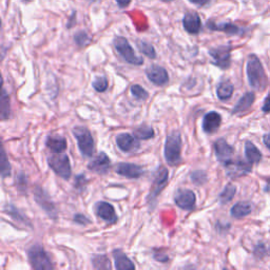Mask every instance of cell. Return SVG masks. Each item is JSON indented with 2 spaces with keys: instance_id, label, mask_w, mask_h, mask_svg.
<instances>
[{
  "instance_id": "obj_35",
  "label": "cell",
  "mask_w": 270,
  "mask_h": 270,
  "mask_svg": "<svg viewBox=\"0 0 270 270\" xmlns=\"http://www.w3.org/2000/svg\"><path fill=\"white\" fill-rule=\"evenodd\" d=\"M131 93L134 97L138 100H146L148 98V96H149L147 90L139 85H133L131 87Z\"/></svg>"
},
{
  "instance_id": "obj_47",
  "label": "cell",
  "mask_w": 270,
  "mask_h": 270,
  "mask_svg": "<svg viewBox=\"0 0 270 270\" xmlns=\"http://www.w3.org/2000/svg\"><path fill=\"white\" fill-rule=\"evenodd\" d=\"M269 250H270V249H269Z\"/></svg>"
},
{
  "instance_id": "obj_20",
  "label": "cell",
  "mask_w": 270,
  "mask_h": 270,
  "mask_svg": "<svg viewBox=\"0 0 270 270\" xmlns=\"http://www.w3.org/2000/svg\"><path fill=\"white\" fill-rule=\"evenodd\" d=\"M46 146L54 153H61L67 149V140L59 135H51L46 140Z\"/></svg>"
},
{
  "instance_id": "obj_33",
  "label": "cell",
  "mask_w": 270,
  "mask_h": 270,
  "mask_svg": "<svg viewBox=\"0 0 270 270\" xmlns=\"http://www.w3.org/2000/svg\"><path fill=\"white\" fill-rule=\"evenodd\" d=\"M138 49L141 53H144L147 57H149L151 59H154L156 57V52L155 49L152 46V44L148 43L146 41H138L137 43Z\"/></svg>"
},
{
  "instance_id": "obj_39",
  "label": "cell",
  "mask_w": 270,
  "mask_h": 270,
  "mask_svg": "<svg viewBox=\"0 0 270 270\" xmlns=\"http://www.w3.org/2000/svg\"><path fill=\"white\" fill-rule=\"evenodd\" d=\"M74 222L77 223V224H79V225H82V226H86V225L91 223V221H90L89 218L83 214H75L74 215Z\"/></svg>"
},
{
  "instance_id": "obj_5",
  "label": "cell",
  "mask_w": 270,
  "mask_h": 270,
  "mask_svg": "<svg viewBox=\"0 0 270 270\" xmlns=\"http://www.w3.org/2000/svg\"><path fill=\"white\" fill-rule=\"evenodd\" d=\"M48 165L57 175L63 179H69L72 174L69 156L65 153H56L48 158Z\"/></svg>"
},
{
  "instance_id": "obj_40",
  "label": "cell",
  "mask_w": 270,
  "mask_h": 270,
  "mask_svg": "<svg viewBox=\"0 0 270 270\" xmlns=\"http://www.w3.org/2000/svg\"><path fill=\"white\" fill-rule=\"evenodd\" d=\"M154 259H155L156 261L158 262H162V263H167L169 261V256L167 255L166 253H160V252H157V253H154Z\"/></svg>"
},
{
  "instance_id": "obj_3",
  "label": "cell",
  "mask_w": 270,
  "mask_h": 270,
  "mask_svg": "<svg viewBox=\"0 0 270 270\" xmlns=\"http://www.w3.org/2000/svg\"><path fill=\"white\" fill-rule=\"evenodd\" d=\"M73 134L78 144V148L81 154L85 157H91L94 154V139L91 132L86 127H75L73 129Z\"/></svg>"
},
{
  "instance_id": "obj_1",
  "label": "cell",
  "mask_w": 270,
  "mask_h": 270,
  "mask_svg": "<svg viewBox=\"0 0 270 270\" xmlns=\"http://www.w3.org/2000/svg\"><path fill=\"white\" fill-rule=\"evenodd\" d=\"M248 81L254 90H264L267 83L266 74L260 59L255 55H250L247 60Z\"/></svg>"
},
{
  "instance_id": "obj_43",
  "label": "cell",
  "mask_w": 270,
  "mask_h": 270,
  "mask_svg": "<svg viewBox=\"0 0 270 270\" xmlns=\"http://www.w3.org/2000/svg\"><path fill=\"white\" fill-rule=\"evenodd\" d=\"M188 1L194 3L196 5H200V6H203L205 4H207L210 0H188Z\"/></svg>"
},
{
  "instance_id": "obj_28",
  "label": "cell",
  "mask_w": 270,
  "mask_h": 270,
  "mask_svg": "<svg viewBox=\"0 0 270 270\" xmlns=\"http://www.w3.org/2000/svg\"><path fill=\"white\" fill-rule=\"evenodd\" d=\"M133 135L138 140H147L154 137V129L150 126L143 125L134 130Z\"/></svg>"
},
{
  "instance_id": "obj_11",
  "label": "cell",
  "mask_w": 270,
  "mask_h": 270,
  "mask_svg": "<svg viewBox=\"0 0 270 270\" xmlns=\"http://www.w3.org/2000/svg\"><path fill=\"white\" fill-rule=\"evenodd\" d=\"M250 164L251 163H246L242 159H231L229 163L225 165V167H226L227 175L232 178H236L248 174V173L251 172V165Z\"/></svg>"
},
{
  "instance_id": "obj_13",
  "label": "cell",
  "mask_w": 270,
  "mask_h": 270,
  "mask_svg": "<svg viewBox=\"0 0 270 270\" xmlns=\"http://www.w3.org/2000/svg\"><path fill=\"white\" fill-rule=\"evenodd\" d=\"M214 151L216 158L223 165H226L232 159L233 148L231 147L224 138L217 139L214 143Z\"/></svg>"
},
{
  "instance_id": "obj_29",
  "label": "cell",
  "mask_w": 270,
  "mask_h": 270,
  "mask_svg": "<svg viewBox=\"0 0 270 270\" xmlns=\"http://www.w3.org/2000/svg\"><path fill=\"white\" fill-rule=\"evenodd\" d=\"M4 210H5V213H8L12 218H14L15 221H18L19 223H22L24 225H31L30 222L28 221V218L13 205H6Z\"/></svg>"
},
{
  "instance_id": "obj_16",
  "label": "cell",
  "mask_w": 270,
  "mask_h": 270,
  "mask_svg": "<svg viewBox=\"0 0 270 270\" xmlns=\"http://www.w3.org/2000/svg\"><path fill=\"white\" fill-rule=\"evenodd\" d=\"M116 145L118 149L124 152L136 151L139 148L138 139L132 134L120 133L116 137Z\"/></svg>"
},
{
  "instance_id": "obj_34",
  "label": "cell",
  "mask_w": 270,
  "mask_h": 270,
  "mask_svg": "<svg viewBox=\"0 0 270 270\" xmlns=\"http://www.w3.org/2000/svg\"><path fill=\"white\" fill-rule=\"evenodd\" d=\"M190 177H191L192 183H194L197 186H203L208 179L207 173L203 170H196L194 172H192Z\"/></svg>"
},
{
  "instance_id": "obj_26",
  "label": "cell",
  "mask_w": 270,
  "mask_h": 270,
  "mask_svg": "<svg viewBox=\"0 0 270 270\" xmlns=\"http://www.w3.org/2000/svg\"><path fill=\"white\" fill-rule=\"evenodd\" d=\"M251 212V206L247 202H240L231 208V215L235 218H242Z\"/></svg>"
},
{
  "instance_id": "obj_25",
  "label": "cell",
  "mask_w": 270,
  "mask_h": 270,
  "mask_svg": "<svg viewBox=\"0 0 270 270\" xmlns=\"http://www.w3.org/2000/svg\"><path fill=\"white\" fill-rule=\"evenodd\" d=\"M0 116L2 120L8 119L11 116L10 96L4 88L2 89L1 98H0Z\"/></svg>"
},
{
  "instance_id": "obj_32",
  "label": "cell",
  "mask_w": 270,
  "mask_h": 270,
  "mask_svg": "<svg viewBox=\"0 0 270 270\" xmlns=\"http://www.w3.org/2000/svg\"><path fill=\"white\" fill-rule=\"evenodd\" d=\"M92 263L96 269H111V263L106 255H95Z\"/></svg>"
},
{
  "instance_id": "obj_27",
  "label": "cell",
  "mask_w": 270,
  "mask_h": 270,
  "mask_svg": "<svg viewBox=\"0 0 270 270\" xmlns=\"http://www.w3.org/2000/svg\"><path fill=\"white\" fill-rule=\"evenodd\" d=\"M245 154H246L247 160L251 164L259 163L262 158L261 152L259 151L258 148L251 143V141H247L245 144Z\"/></svg>"
},
{
  "instance_id": "obj_45",
  "label": "cell",
  "mask_w": 270,
  "mask_h": 270,
  "mask_svg": "<svg viewBox=\"0 0 270 270\" xmlns=\"http://www.w3.org/2000/svg\"><path fill=\"white\" fill-rule=\"evenodd\" d=\"M88 1H90V2H95V1H97V0H88Z\"/></svg>"
},
{
  "instance_id": "obj_18",
  "label": "cell",
  "mask_w": 270,
  "mask_h": 270,
  "mask_svg": "<svg viewBox=\"0 0 270 270\" xmlns=\"http://www.w3.org/2000/svg\"><path fill=\"white\" fill-rule=\"evenodd\" d=\"M183 27L189 34H198L202 29V21L197 13L191 12L183 18Z\"/></svg>"
},
{
  "instance_id": "obj_31",
  "label": "cell",
  "mask_w": 270,
  "mask_h": 270,
  "mask_svg": "<svg viewBox=\"0 0 270 270\" xmlns=\"http://www.w3.org/2000/svg\"><path fill=\"white\" fill-rule=\"evenodd\" d=\"M0 169H1V176L3 178L11 175V165L3 148L1 150V156H0Z\"/></svg>"
},
{
  "instance_id": "obj_19",
  "label": "cell",
  "mask_w": 270,
  "mask_h": 270,
  "mask_svg": "<svg viewBox=\"0 0 270 270\" xmlns=\"http://www.w3.org/2000/svg\"><path fill=\"white\" fill-rule=\"evenodd\" d=\"M222 124V116L215 111H211L204 116L203 130L207 134L214 133L217 131Z\"/></svg>"
},
{
  "instance_id": "obj_6",
  "label": "cell",
  "mask_w": 270,
  "mask_h": 270,
  "mask_svg": "<svg viewBox=\"0 0 270 270\" xmlns=\"http://www.w3.org/2000/svg\"><path fill=\"white\" fill-rule=\"evenodd\" d=\"M29 261L31 266L36 270H43V269H53L52 262H51L48 253L46 252L41 246L34 245L32 246L28 252Z\"/></svg>"
},
{
  "instance_id": "obj_9",
  "label": "cell",
  "mask_w": 270,
  "mask_h": 270,
  "mask_svg": "<svg viewBox=\"0 0 270 270\" xmlns=\"http://www.w3.org/2000/svg\"><path fill=\"white\" fill-rule=\"evenodd\" d=\"M34 198L37 202V204L40 206V207L46 211V213L50 216L56 220L57 218V209L55 207V205L53 204L52 200H51L50 196L46 193L42 188L37 187L34 189Z\"/></svg>"
},
{
  "instance_id": "obj_12",
  "label": "cell",
  "mask_w": 270,
  "mask_h": 270,
  "mask_svg": "<svg viewBox=\"0 0 270 270\" xmlns=\"http://www.w3.org/2000/svg\"><path fill=\"white\" fill-rule=\"evenodd\" d=\"M146 75L148 79L156 86H165L169 81V75L167 70L157 65L148 67L146 70Z\"/></svg>"
},
{
  "instance_id": "obj_7",
  "label": "cell",
  "mask_w": 270,
  "mask_h": 270,
  "mask_svg": "<svg viewBox=\"0 0 270 270\" xmlns=\"http://www.w3.org/2000/svg\"><path fill=\"white\" fill-rule=\"evenodd\" d=\"M168 178H169L168 169L165 168V167H159L157 171L155 172V174H154L152 187L150 190L149 196H148V202L150 204L155 202L156 197L160 194V192L164 190L167 183H168Z\"/></svg>"
},
{
  "instance_id": "obj_41",
  "label": "cell",
  "mask_w": 270,
  "mask_h": 270,
  "mask_svg": "<svg viewBox=\"0 0 270 270\" xmlns=\"http://www.w3.org/2000/svg\"><path fill=\"white\" fill-rule=\"evenodd\" d=\"M262 110H263V112H265V113L270 112V93L268 94V96L265 98L264 105H263V107H262Z\"/></svg>"
},
{
  "instance_id": "obj_21",
  "label": "cell",
  "mask_w": 270,
  "mask_h": 270,
  "mask_svg": "<svg viewBox=\"0 0 270 270\" xmlns=\"http://www.w3.org/2000/svg\"><path fill=\"white\" fill-rule=\"evenodd\" d=\"M113 258L115 267L119 270H128V269H135V265L128 256L121 251V250H114Z\"/></svg>"
},
{
  "instance_id": "obj_22",
  "label": "cell",
  "mask_w": 270,
  "mask_h": 270,
  "mask_svg": "<svg viewBox=\"0 0 270 270\" xmlns=\"http://www.w3.org/2000/svg\"><path fill=\"white\" fill-rule=\"evenodd\" d=\"M207 27L212 30V31H221L225 32L226 34L229 35H236L239 34L241 30L239 27H236L233 23H229V22H224V23H215L213 21L209 20L207 22Z\"/></svg>"
},
{
  "instance_id": "obj_46",
  "label": "cell",
  "mask_w": 270,
  "mask_h": 270,
  "mask_svg": "<svg viewBox=\"0 0 270 270\" xmlns=\"http://www.w3.org/2000/svg\"><path fill=\"white\" fill-rule=\"evenodd\" d=\"M162 1H166V2H168V1H172V0H162Z\"/></svg>"
},
{
  "instance_id": "obj_14",
  "label": "cell",
  "mask_w": 270,
  "mask_h": 270,
  "mask_svg": "<svg viewBox=\"0 0 270 270\" xmlns=\"http://www.w3.org/2000/svg\"><path fill=\"white\" fill-rule=\"evenodd\" d=\"M95 210L97 215L108 224H115L117 222L118 217L113 206L107 202H98L95 206Z\"/></svg>"
},
{
  "instance_id": "obj_15",
  "label": "cell",
  "mask_w": 270,
  "mask_h": 270,
  "mask_svg": "<svg viewBox=\"0 0 270 270\" xmlns=\"http://www.w3.org/2000/svg\"><path fill=\"white\" fill-rule=\"evenodd\" d=\"M111 160L105 152H100L97 154L93 160L89 163L88 169L91 170L95 173H98V174H105L110 169Z\"/></svg>"
},
{
  "instance_id": "obj_8",
  "label": "cell",
  "mask_w": 270,
  "mask_h": 270,
  "mask_svg": "<svg viewBox=\"0 0 270 270\" xmlns=\"http://www.w3.org/2000/svg\"><path fill=\"white\" fill-rule=\"evenodd\" d=\"M209 55L213 59L215 66L221 69H228L231 63V48L228 46H221L209 50Z\"/></svg>"
},
{
  "instance_id": "obj_37",
  "label": "cell",
  "mask_w": 270,
  "mask_h": 270,
  "mask_svg": "<svg viewBox=\"0 0 270 270\" xmlns=\"http://www.w3.org/2000/svg\"><path fill=\"white\" fill-rule=\"evenodd\" d=\"M92 86L94 88L95 91L97 92H105L108 89V80L106 77L100 76V77H96V78L93 80Z\"/></svg>"
},
{
  "instance_id": "obj_30",
  "label": "cell",
  "mask_w": 270,
  "mask_h": 270,
  "mask_svg": "<svg viewBox=\"0 0 270 270\" xmlns=\"http://www.w3.org/2000/svg\"><path fill=\"white\" fill-rule=\"evenodd\" d=\"M235 192H236L235 186L232 184H228L226 187H225V189L221 192L220 196H218V200H220L222 204H227L234 197Z\"/></svg>"
},
{
  "instance_id": "obj_17",
  "label": "cell",
  "mask_w": 270,
  "mask_h": 270,
  "mask_svg": "<svg viewBox=\"0 0 270 270\" xmlns=\"http://www.w3.org/2000/svg\"><path fill=\"white\" fill-rule=\"evenodd\" d=\"M115 172H116L117 174L125 176L127 178H139L144 174L145 171L138 165L130 164V163H119L116 166Z\"/></svg>"
},
{
  "instance_id": "obj_23",
  "label": "cell",
  "mask_w": 270,
  "mask_h": 270,
  "mask_svg": "<svg viewBox=\"0 0 270 270\" xmlns=\"http://www.w3.org/2000/svg\"><path fill=\"white\" fill-rule=\"evenodd\" d=\"M254 98H255V96L253 93H251V92L246 93L234 106L233 110H232V114H239V113H242L244 111L248 110V109L252 106Z\"/></svg>"
},
{
  "instance_id": "obj_36",
  "label": "cell",
  "mask_w": 270,
  "mask_h": 270,
  "mask_svg": "<svg viewBox=\"0 0 270 270\" xmlns=\"http://www.w3.org/2000/svg\"><path fill=\"white\" fill-rule=\"evenodd\" d=\"M74 40L78 47H86L87 44H89L90 41H91V37L88 35L87 32L80 31L78 33L75 34Z\"/></svg>"
},
{
  "instance_id": "obj_42",
  "label": "cell",
  "mask_w": 270,
  "mask_h": 270,
  "mask_svg": "<svg viewBox=\"0 0 270 270\" xmlns=\"http://www.w3.org/2000/svg\"><path fill=\"white\" fill-rule=\"evenodd\" d=\"M115 1H116L119 8L124 9V8H127V6L131 3L132 0H115Z\"/></svg>"
},
{
  "instance_id": "obj_2",
  "label": "cell",
  "mask_w": 270,
  "mask_h": 270,
  "mask_svg": "<svg viewBox=\"0 0 270 270\" xmlns=\"http://www.w3.org/2000/svg\"><path fill=\"white\" fill-rule=\"evenodd\" d=\"M182 136L178 131L171 132L166 138L164 155L170 166H176L181 162Z\"/></svg>"
},
{
  "instance_id": "obj_24",
  "label": "cell",
  "mask_w": 270,
  "mask_h": 270,
  "mask_svg": "<svg viewBox=\"0 0 270 270\" xmlns=\"http://www.w3.org/2000/svg\"><path fill=\"white\" fill-rule=\"evenodd\" d=\"M233 85L229 80H224L218 83L216 89L217 97L221 100H227L229 99L233 93Z\"/></svg>"
},
{
  "instance_id": "obj_10",
  "label": "cell",
  "mask_w": 270,
  "mask_h": 270,
  "mask_svg": "<svg viewBox=\"0 0 270 270\" xmlns=\"http://www.w3.org/2000/svg\"><path fill=\"white\" fill-rule=\"evenodd\" d=\"M174 203L181 209L188 211L193 210L196 203L195 193L189 189H179L174 195Z\"/></svg>"
},
{
  "instance_id": "obj_38",
  "label": "cell",
  "mask_w": 270,
  "mask_h": 270,
  "mask_svg": "<svg viewBox=\"0 0 270 270\" xmlns=\"http://www.w3.org/2000/svg\"><path fill=\"white\" fill-rule=\"evenodd\" d=\"M87 183H88V181H87V178H86V175L79 174V175H77L75 177V188L76 189L83 190V189L86 188Z\"/></svg>"
},
{
  "instance_id": "obj_4",
  "label": "cell",
  "mask_w": 270,
  "mask_h": 270,
  "mask_svg": "<svg viewBox=\"0 0 270 270\" xmlns=\"http://www.w3.org/2000/svg\"><path fill=\"white\" fill-rule=\"evenodd\" d=\"M114 47L117 51L118 54L130 65L133 66H141L144 63V59L141 57L135 54L133 48L131 47L130 42L127 40V38L123 36H117L114 38Z\"/></svg>"
},
{
  "instance_id": "obj_44",
  "label": "cell",
  "mask_w": 270,
  "mask_h": 270,
  "mask_svg": "<svg viewBox=\"0 0 270 270\" xmlns=\"http://www.w3.org/2000/svg\"><path fill=\"white\" fill-rule=\"evenodd\" d=\"M264 144L267 146V148H269L270 149V133L264 136Z\"/></svg>"
}]
</instances>
